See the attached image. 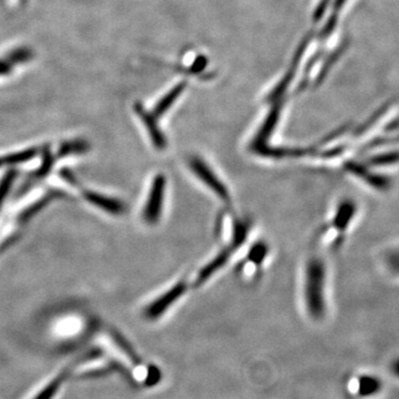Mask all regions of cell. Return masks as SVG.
I'll use <instances>...</instances> for the list:
<instances>
[{"mask_svg": "<svg viewBox=\"0 0 399 399\" xmlns=\"http://www.w3.org/2000/svg\"><path fill=\"white\" fill-rule=\"evenodd\" d=\"M325 267L321 260L313 259L307 264L305 301L309 314L314 319H321L325 314Z\"/></svg>", "mask_w": 399, "mask_h": 399, "instance_id": "6da1fadb", "label": "cell"}, {"mask_svg": "<svg viewBox=\"0 0 399 399\" xmlns=\"http://www.w3.org/2000/svg\"><path fill=\"white\" fill-rule=\"evenodd\" d=\"M188 166L191 169L192 172L198 176L210 190L214 192L222 201H231V196H230L229 190L226 188L225 184L218 178L214 171L208 166V164L198 156H191L188 159Z\"/></svg>", "mask_w": 399, "mask_h": 399, "instance_id": "7a4b0ae2", "label": "cell"}, {"mask_svg": "<svg viewBox=\"0 0 399 399\" xmlns=\"http://www.w3.org/2000/svg\"><path fill=\"white\" fill-rule=\"evenodd\" d=\"M164 192H166V176L158 174L151 186L150 194L144 211V221L148 224H156L161 218L164 208Z\"/></svg>", "mask_w": 399, "mask_h": 399, "instance_id": "3957f363", "label": "cell"}, {"mask_svg": "<svg viewBox=\"0 0 399 399\" xmlns=\"http://www.w3.org/2000/svg\"><path fill=\"white\" fill-rule=\"evenodd\" d=\"M311 38L312 35H307V37L304 38L303 41H302V43H299L297 53H294L289 70L284 75L283 78L279 81V83L274 87L273 90L267 95V97H266V102L275 103L283 99L284 93L287 92V88H289V85H291L292 81H293L294 77L297 75V68H299L302 57H303L304 53L307 50V45H309Z\"/></svg>", "mask_w": 399, "mask_h": 399, "instance_id": "277c9868", "label": "cell"}, {"mask_svg": "<svg viewBox=\"0 0 399 399\" xmlns=\"http://www.w3.org/2000/svg\"><path fill=\"white\" fill-rule=\"evenodd\" d=\"M186 289H188V283L184 281L179 282L172 289H169L164 295H161L154 303L150 304L147 307L146 311H144V316L151 319V321H154V319L162 316L166 313V309H170L176 303V301H178L186 293Z\"/></svg>", "mask_w": 399, "mask_h": 399, "instance_id": "5b68a950", "label": "cell"}, {"mask_svg": "<svg viewBox=\"0 0 399 399\" xmlns=\"http://www.w3.org/2000/svg\"><path fill=\"white\" fill-rule=\"evenodd\" d=\"M137 115L139 118L144 121V126L148 130L149 136H150L152 144L158 150H164L166 148V139L164 132L159 128L158 122H156V117L152 113L148 112L141 103H137L134 106Z\"/></svg>", "mask_w": 399, "mask_h": 399, "instance_id": "8992f818", "label": "cell"}, {"mask_svg": "<svg viewBox=\"0 0 399 399\" xmlns=\"http://www.w3.org/2000/svg\"><path fill=\"white\" fill-rule=\"evenodd\" d=\"M282 106H283V99L273 103V107H272L271 111L264 120L259 132L256 134L252 147L263 146L271 138L272 133L277 128V122H279L280 117H281L282 109H283Z\"/></svg>", "mask_w": 399, "mask_h": 399, "instance_id": "52a82bcc", "label": "cell"}, {"mask_svg": "<svg viewBox=\"0 0 399 399\" xmlns=\"http://www.w3.org/2000/svg\"><path fill=\"white\" fill-rule=\"evenodd\" d=\"M83 198L93 206H98L103 211L109 212L113 216H121L126 212V206L116 198H107L91 191H83Z\"/></svg>", "mask_w": 399, "mask_h": 399, "instance_id": "ba28073f", "label": "cell"}, {"mask_svg": "<svg viewBox=\"0 0 399 399\" xmlns=\"http://www.w3.org/2000/svg\"><path fill=\"white\" fill-rule=\"evenodd\" d=\"M230 253H231V250H224V251L220 252L210 263L206 264L198 273V277L194 282V287H201L214 273L222 269L226 262L229 261Z\"/></svg>", "mask_w": 399, "mask_h": 399, "instance_id": "9c48e42d", "label": "cell"}, {"mask_svg": "<svg viewBox=\"0 0 399 399\" xmlns=\"http://www.w3.org/2000/svg\"><path fill=\"white\" fill-rule=\"evenodd\" d=\"M186 89V83H180L174 85V88L171 89L168 93H166L162 99L156 103L154 107V115L156 118H160L164 116V113L174 106V103L178 100L179 97L181 96Z\"/></svg>", "mask_w": 399, "mask_h": 399, "instance_id": "30bf717a", "label": "cell"}, {"mask_svg": "<svg viewBox=\"0 0 399 399\" xmlns=\"http://www.w3.org/2000/svg\"><path fill=\"white\" fill-rule=\"evenodd\" d=\"M383 388L381 379L372 375H365L358 379V394L362 397L373 396L378 394Z\"/></svg>", "mask_w": 399, "mask_h": 399, "instance_id": "8fae6325", "label": "cell"}, {"mask_svg": "<svg viewBox=\"0 0 399 399\" xmlns=\"http://www.w3.org/2000/svg\"><path fill=\"white\" fill-rule=\"evenodd\" d=\"M354 203H351V202L349 201L341 203V206H339V210H337L334 220H333V224H334L335 228H336L339 231H344L347 226H349L351 218L354 216Z\"/></svg>", "mask_w": 399, "mask_h": 399, "instance_id": "7c38bea8", "label": "cell"}, {"mask_svg": "<svg viewBox=\"0 0 399 399\" xmlns=\"http://www.w3.org/2000/svg\"><path fill=\"white\" fill-rule=\"evenodd\" d=\"M61 196H63V193H61V192H51V193L48 194V196H45V198H43L41 200H39V201L33 203V206L26 208L25 211H23V213L19 216V218H18V221L21 222V223H25V222H27L29 218H33L35 214H37L38 212L43 210V208H45V206H47V204H48L53 198H61Z\"/></svg>", "mask_w": 399, "mask_h": 399, "instance_id": "4fadbf2b", "label": "cell"}, {"mask_svg": "<svg viewBox=\"0 0 399 399\" xmlns=\"http://www.w3.org/2000/svg\"><path fill=\"white\" fill-rule=\"evenodd\" d=\"M39 152H41V149L31 148L11 154V156H0V166H6V164H23V162L35 158L39 154Z\"/></svg>", "mask_w": 399, "mask_h": 399, "instance_id": "5bb4252c", "label": "cell"}, {"mask_svg": "<svg viewBox=\"0 0 399 399\" xmlns=\"http://www.w3.org/2000/svg\"><path fill=\"white\" fill-rule=\"evenodd\" d=\"M89 149H90V146L85 141H70V142H65L60 147L58 156H69V154H85Z\"/></svg>", "mask_w": 399, "mask_h": 399, "instance_id": "9a60e30c", "label": "cell"}, {"mask_svg": "<svg viewBox=\"0 0 399 399\" xmlns=\"http://www.w3.org/2000/svg\"><path fill=\"white\" fill-rule=\"evenodd\" d=\"M33 58V50L26 47L21 48L14 49L13 51L8 53L6 60L11 63V65H17V63H26Z\"/></svg>", "mask_w": 399, "mask_h": 399, "instance_id": "2e32d148", "label": "cell"}, {"mask_svg": "<svg viewBox=\"0 0 399 399\" xmlns=\"http://www.w3.org/2000/svg\"><path fill=\"white\" fill-rule=\"evenodd\" d=\"M233 238H232L231 250H235L245 242L248 234H249V225L244 222H236L233 229Z\"/></svg>", "mask_w": 399, "mask_h": 399, "instance_id": "e0dca14e", "label": "cell"}, {"mask_svg": "<svg viewBox=\"0 0 399 399\" xmlns=\"http://www.w3.org/2000/svg\"><path fill=\"white\" fill-rule=\"evenodd\" d=\"M43 164H41V166H39V169L36 172L31 174L33 180H39V179H43V176H47L49 174V171H50L51 166H53V162H55L53 154H51L50 150L48 148H46V150L43 151Z\"/></svg>", "mask_w": 399, "mask_h": 399, "instance_id": "ac0fdd59", "label": "cell"}, {"mask_svg": "<svg viewBox=\"0 0 399 399\" xmlns=\"http://www.w3.org/2000/svg\"><path fill=\"white\" fill-rule=\"evenodd\" d=\"M266 254H267V245L263 242H259L252 246L248 253V260L255 265H260L265 259Z\"/></svg>", "mask_w": 399, "mask_h": 399, "instance_id": "d6986e66", "label": "cell"}, {"mask_svg": "<svg viewBox=\"0 0 399 399\" xmlns=\"http://www.w3.org/2000/svg\"><path fill=\"white\" fill-rule=\"evenodd\" d=\"M16 176H17V172L15 170L8 171L3 180L0 181V208H1L4 201H5L8 191L11 190V186H13L14 181H15Z\"/></svg>", "mask_w": 399, "mask_h": 399, "instance_id": "ffe728a7", "label": "cell"}, {"mask_svg": "<svg viewBox=\"0 0 399 399\" xmlns=\"http://www.w3.org/2000/svg\"><path fill=\"white\" fill-rule=\"evenodd\" d=\"M329 1L331 0H321L319 5H317L316 9H315L314 15H313V21L315 23L321 21L323 16H324L325 11H326L327 6H329Z\"/></svg>", "mask_w": 399, "mask_h": 399, "instance_id": "44dd1931", "label": "cell"}, {"mask_svg": "<svg viewBox=\"0 0 399 399\" xmlns=\"http://www.w3.org/2000/svg\"><path fill=\"white\" fill-rule=\"evenodd\" d=\"M61 176L65 179V181L69 182V183L73 184V186H77L78 182H77V179L73 176V172L68 169H63L60 172Z\"/></svg>", "mask_w": 399, "mask_h": 399, "instance_id": "7402d4cb", "label": "cell"}, {"mask_svg": "<svg viewBox=\"0 0 399 399\" xmlns=\"http://www.w3.org/2000/svg\"><path fill=\"white\" fill-rule=\"evenodd\" d=\"M13 65L8 63L7 60H0V75H7L11 73Z\"/></svg>", "mask_w": 399, "mask_h": 399, "instance_id": "603a6c76", "label": "cell"}, {"mask_svg": "<svg viewBox=\"0 0 399 399\" xmlns=\"http://www.w3.org/2000/svg\"><path fill=\"white\" fill-rule=\"evenodd\" d=\"M392 371L395 376L399 377V358L396 359V361L393 363Z\"/></svg>", "mask_w": 399, "mask_h": 399, "instance_id": "cb8c5ba5", "label": "cell"}, {"mask_svg": "<svg viewBox=\"0 0 399 399\" xmlns=\"http://www.w3.org/2000/svg\"><path fill=\"white\" fill-rule=\"evenodd\" d=\"M27 0H21V3L25 4Z\"/></svg>", "mask_w": 399, "mask_h": 399, "instance_id": "d4e9b609", "label": "cell"}]
</instances>
